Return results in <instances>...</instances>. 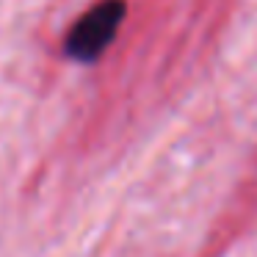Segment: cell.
I'll list each match as a JSON object with an SVG mask.
<instances>
[{"mask_svg":"<svg viewBox=\"0 0 257 257\" xmlns=\"http://www.w3.org/2000/svg\"><path fill=\"white\" fill-rule=\"evenodd\" d=\"M124 0H100L83 14L67 34V56L80 64H91L108 50L124 20Z\"/></svg>","mask_w":257,"mask_h":257,"instance_id":"1","label":"cell"}]
</instances>
